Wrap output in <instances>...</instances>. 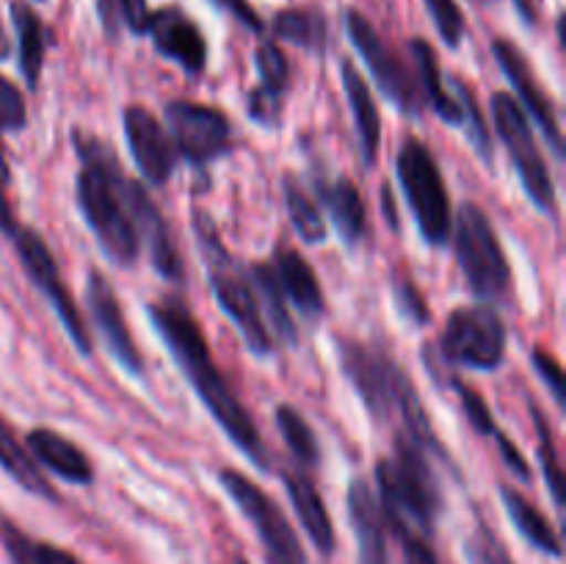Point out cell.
<instances>
[{"label": "cell", "mask_w": 566, "mask_h": 564, "mask_svg": "<svg viewBox=\"0 0 566 564\" xmlns=\"http://www.w3.org/2000/svg\"><path fill=\"white\" fill-rule=\"evenodd\" d=\"M492 116H495V127L501 133L503 144L509 147L514 166L520 171L525 191H528L531 202L545 213H553L556 208V188H553L551 171H547L545 158H542L536 138L531 133L528 116H525L520 100L512 94H492Z\"/></svg>", "instance_id": "obj_8"}, {"label": "cell", "mask_w": 566, "mask_h": 564, "mask_svg": "<svg viewBox=\"0 0 566 564\" xmlns=\"http://www.w3.org/2000/svg\"><path fill=\"white\" fill-rule=\"evenodd\" d=\"M122 194H125V208L127 213H130V221L133 227H136L138 238L147 241L155 271L164 274L166 280H180L182 274L180 254H177L175 243H171L169 227H166L160 210L155 208V202L147 197V191H144L138 182L127 180V177H125V186H122Z\"/></svg>", "instance_id": "obj_16"}, {"label": "cell", "mask_w": 566, "mask_h": 564, "mask_svg": "<svg viewBox=\"0 0 566 564\" xmlns=\"http://www.w3.org/2000/svg\"><path fill=\"white\" fill-rule=\"evenodd\" d=\"M77 155L83 158V169L77 175V205L86 216V224L92 227L103 252L114 263L133 265L142 241L125 208V194H122L125 177L119 175L105 147L97 144L88 147L86 142H77Z\"/></svg>", "instance_id": "obj_3"}, {"label": "cell", "mask_w": 566, "mask_h": 564, "mask_svg": "<svg viewBox=\"0 0 566 564\" xmlns=\"http://www.w3.org/2000/svg\"><path fill=\"white\" fill-rule=\"evenodd\" d=\"M116 9H119V17L133 33H147L149 14H153L147 9V0H116Z\"/></svg>", "instance_id": "obj_44"}, {"label": "cell", "mask_w": 566, "mask_h": 564, "mask_svg": "<svg viewBox=\"0 0 566 564\" xmlns=\"http://www.w3.org/2000/svg\"><path fill=\"white\" fill-rule=\"evenodd\" d=\"M285 202L287 213H291L293 227L302 236V241L307 243H321L326 238V224L324 216H321L318 205L310 199V194L298 186L293 177H285Z\"/></svg>", "instance_id": "obj_31"}, {"label": "cell", "mask_w": 566, "mask_h": 564, "mask_svg": "<svg viewBox=\"0 0 566 564\" xmlns=\"http://www.w3.org/2000/svg\"><path fill=\"white\" fill-rule=\"evenodd\" d=\"M25 125V100L22 92L0 75V133L6 130H20Z\"/></svg>", "instance_id": "obj_39"}, {"label": "cell", "mask_w": 566, "mask_h": 564, "mask_svg": "<svg viewBox=\"0 0 566 564\" xmlns=\"http://www.w3.org/2000/svg\"><path fill=\"white\" fill-rule=\"evenodd\" d=\"M147 33L153 36L158 53L180 64L186 72L197 75V72L205 70L208 44H205L197 22L188 20L180 9H160L149 14Z\"/></svg>", "instance_id": "obj_18"}, {"label": "cell", "mask_w": 566, "mask_h": 564, "mask_svg": "<svg viewBox=\"0 0 566 564\" xmlns=\"http://www.w3.org/2000/svg\"><path fill=\"white\" fill-rule=\"evenodd\" d=\"M492 437H495V440H497V446H501V451H503V459H506V464H509V468H512L514 473L520 476V479H525V481H528V479H531V470H528V464H525V459L520 457V451H517V448L512 446V440H509V437L503 435L501 429H497L495 435H492Z\"/></svg>", "instance_id": "obj_47"}, {"label": "cell", "mask_w": 566, "mask_h": 564, "mask_svg": "<svg viewBox=\"0 0 566 564\" xmlns=\"http://www.w3.org/2000/svg\"><path fill=\"white\" fill-rule=\"evenodd\" d=\"M6 547L14 564H81L72 553L61 551V547L48 545V542L28 540L20 531H6Z\"/></svg>", "instance_id": "obj_33"}, {"label": "cell", "mask_w": 566, "mask_h": 564, "mask_svg": "<svg viewBox=\"0 0 566 564\" xmlns=\"http://www.w3.org/2000/svg\"><path fill=\"white\" fill-rule=\"evenodd\" d=\"M531 415H534L536 437H539V459H542V470H545V481H547V487H551L553 501H556V506L562 509L564 506V492H562L564 476H562V464H558L556 446H553L551 426H547V420L542 418V412L534 407V404H531Z\"/></svg>", "instance_id": "obj_34"}, {"label": "cell", "mask_w": 566, "mask_h": 564, "mask_svg": "<svg viewBox=\"0 0 566 564\" xmlns=\"http://www.w3.org/2000/svg\"><path fill=\"white\" fill-rule=\"evenodd\" d=\"M398 540H401L403 562L407 564H440L434 547L429 545V536L418 534V531H401Z\"/></svg>", "instance_id": "obj_41"}, {"label": "cell", "mask_w": 566, "mask_h": 564, "mask_svg": "<svg viewBox=\"0 0 566 564\" xmlns=\"http://www.w3.org/2000/svg\"><path fill=\"white\" fill-rule=\"evenodd\" d=\"M287 495H291L293 509H296L298 520H302L304 531L313 540V545L318 547L321 553L335 551V529H332V518L324 506V498L315 490V484L304 476H285Z\"/></svg>", "instance_id": "obj_23"}, {"label": "cell", "mask_w": 566, "mask_h": 564, "mask_svg": "<svg viewBox=\"0 0 566 564\" xmlns=\"http://www.w3.org/2000/svg\"><path fill=\"white\" fill-rule=\"evenodd\" d=\"M396 299L401 304V310L407 313V318H412L415 324H426L429 321V307H426L423 296L418 293L415 282L403 280L396 285Z\"/></svg>", "instance_id": "obj_43"}, {"label": "cell", "mask_w": 566, "mask_h": 564, "mask_svg": "<svg viewBox=\"0 0 566 564\" xmlns=\"http://www.w3.org/2000/svg\"><path fill=\"white\" fill-rule=\"evenodd\" d=\"M468 562L470 564H514L512 556L506 553V547L497 542V536L492 534L486 525H479L473 531V536L468 540Z\"/></svg>", "instance_id": "obj_37"}, {"label": "cell", "mask_w": 566, "mask_h": 564, "mask_svg": "<svg viewBox=\"0 0 566 564\" xmlns=\"http://www.w3.org/2000/svg\"><path fill=\"white\" fill-rule=\"evenodd\" d=\"M11 20L17 31V50H20V72L31 88H36L44 61V28L36 11L25 3H11Z\"/></svg>", "instance_id": "obj_27"}, {"label": "cell", "mask_w": 566, "mask_h": 564, "mask_svg": "<svg viewBox=\"0 0 566 564\" xmlns=\"http://www.w3.org/2000/svg\"><path fill=\"white\" fill-rule=\"evenodd\" d=\"M459 88V105H462V114H468V130H470V138H473L475 149L481 153V158L490 164L492 160V138H490V130L484 127V116L479 114V108H475V100L473 94H470V88L464 86V83H457Z\"/></svg>", "instance_id": "obj_38"}, {"label": "cell", "mask_w": 566, "mask_h": 564, "mask_svg": "<svg viewBox=\"0 0 566 564\" xmlns=\"http://www.w3.org/2000/svg\"><path fill=\"white\" fill-rule=\"evenodd\" d=\"M149 318H153L155 330L164 337V343L169 346L171 357L177 359V365L182 368L186 379L197 387L199 398L205 401V407L210 409L216 420H219L221 429L227 431L232 442L252 459L258 468H269L265 462V448L260 440L258 426L252 424L249 412L243 409V404L238 401L235 393L230 390V385L224 382V376L216 368L213 357L208 352V343H205L202 330L193 321V315L182 307L180 302H158L149 307Z\"/></svg>", "instance_id": "obj_1"}, {"label": "cell", "mask_w": 566, "mask_h": 564, "mask_svg": "<svg viewBox=\"0 0 566 564\" xmlns=\"http://www.w3.org/2000/svg\"><path fill=\"white\" fill-rule=\"evenodd\" d=\"M501 495H503V503H506L509 518H512V523L517 525L520 534H523L525 540L536 547V551L547 553V556H553V558L562 556V540H558L556 529L547 523L545 514H542L539 509L528 501V498L520 495L517 490H509V487H503Z\"/></svg>", "instance_id": "obj_25"}, {"label": "cell", "mask_w": 566, "mask_h": 564, "mask_svg": "<svg viewBox=\"0 0 566 564\" xmlns=\"http://www.w3.org/2000/svg\"><path fill=\"white\" fill-rule=\"evenodd\" d=\"M348 514H352L354 534H357L359 564H390L385 518H381L379 503L365 481L357 479L348 490Z\"/></svg>", "instance_id": "obj_19"}, {"label": "cell", "mask_w": 566, "mask_h": 564, "mask_svg": "<svg viewBox=\"0 0 566 564\" xmlns=\"http://www.w3.org/2000/svg\"><path fill=\"white\" fill-rule=\"evenodd\" d=\"M219 479L227 495L232 498V503L241 509L243 518L258 531L269 564H304V551L298 545V536L291 529L285 514H282V509L258 484H252L247 476L238 473V470H221Z\"/></svg>", "instance_id": "obj_9"}, {"label": "cell", "mask_w": 566, "mask_h": 564, "mask_svg": "<svg viewBox=\"0 0 566 564\" xmlns=\"http://www.w3.org/2000/svg\"><path fill=\"white\" fill-rule=\"evenodd\" d=\"M9 53H11V48H9V39H6V31H3V25H0V61H3V59H9Z\"/></svg>", "instance_id": "obj_49"}, {"label": "cell", "mask_w": 566, "mask_h": 564, "mask_svg": "<svg viewBox=\"0 0 566 564\" xmlns=\"http://www.w3.org/2000/svg\"><path fill=\"white\" fill-rule=\"evenodd\" d=\"M274 274L280 280L282 293L302 310L304 315L315 318L324 313V293H321L318 276L310 269L307 260L293 249H276L274 254Z\"/></svg>", "instance_id": "obj_21"}, {"label": "cell", "mask_w": 566, "mask_h": 564, "mask_svg": "<svg viewBox=\"0 0 566 564\" xmlns=\"http://www.w3.org/2000/svg\"><path fill=\"white\" fill-rule=\"evenodd\" d=\"M442 354L457 365L495 370L506 354V326L501 315L484 304L451 313L442 332Z\"/></svg>", "instance_id": "obj_10"}, {"label": "cell", "mask_w": 566, "mask_h": 564, "mask_svg": "<svg viewBox=\"0 0 566 564\" xmlns=\"http://www.w3.org/2000/svg\"><path fill=\"white\" fill-rule=\"evenodd\" d=\"M409 53H412L415 66H418L420 86H423V94L429 97L431 108H434L442 119L451 122V125H462V105H459V100L451 97V94L446 92V86H442V72L440 64H437V55L434 50H431V44L423 42V39H412Z\"/></svg>", "instance_id": "obj_26"}, {"label": "cell", "mask_w": 566, "mask_h": 564, "mask_svg": "<svg viewBox=\"0 0 566 564\" xmlns=\"http://www.w3.org/2000/svg\"><path fill=\"white\" fill-rule=\"evenodd\" d=\"M340 75H343V88H346V97H348V103H352L354 122H357L359 144H363V158H365V164L370 166L376 160V149H379V136H381L379 108H376L374 94H370V88H368V81L359 75V70L352 64V61H343Z\"/></svg>", "instance_id": "obj_22"}, {"label": "cell", "mask_w": 566, "mask_h": 564, "mask_svg": "<svg viewBox=\"0 0 566 564\" xmlns=\"http://www.w3.org/2000/svg\"><path fill=\"white\" fill-rule=\"evenodd\" d=\"M429 448L401 435L396 440V457L385 459L376 468L381 495V518L390 523L396 534L418 531L429 536L437 514H440L442 495L437 484V473L429 462Z\"/></svg>", "instance_id": "obj_4"}, {"label": "cell", "mask_w": 566, "mask_h": 564, "mask_svg": "<svg viewBox=\"0 0 566 564\" xmlns=\"http://www.w3.org/2000/svg\"><path fill=\"white\" fill-rule=\"evenodd\" d=\"M28 451L36 457V462H42L44 468L59 473L61 479L72 481V484H88L94 479V468L86 453L59 431L33 429L28 435Z\"/></svg>", "instance_id": "obj_20"}, {"label": "cell", "mask_w": 566, "mask_h": 564, "mask_svg": "<svg viewBox=\"0 0 566 564\" xmlns=\"http://www.w3.org/2000/svg\"><path fill=\"white\" fill-rule=\"evenodd\" d=\"M346 31L352 36L354 48L359 50V55L368 64L370 75L379 83L381 92L392 100L401 111L407 114H418L420 111V92L415 88L412 72L403 66V61L392 53L385 44V39L376 33V28L370 25L368 17L359 14L357 9L346 11Z\"/></svg>", "instance_id": "obj_12"}, {"label": "cell", "mask_w": 566, "mask_h": 564, "mask_svg": "<svg viewBox=\"0 0 566 564\" xmlns=\"http://www.w3.org/2000/svg\"><path fill=\"white\" fill-rule=\"evenodd\" d=\"M166 125L175 136V147L197 166L210 164L230 149V122L210 105L169 103L166 105Z\"/></svg>", "instance_id": "obj_13"}, {"label": "cell", "mask_w": 566, "mask_h": 564, "mask_svg": "<svg viewBox=\"0 0 566 564\" xmlns=\"http://www.w3.org/2000/svg\"><path fill=\"white\" fill-rule=\"evenodd\" d=\"M235 564H247V562H243V558H238V562Z\"/></svg>", "instance_id": "obj_50"}, {"label": "cell", "mask_w": 566, "mask_h": 564, "mask_svg": "<svg viewBox=\"0 0 566 564\" xmlns=\"http://www.w3.org/2000/svg\"><path fill=\"white\" fill-rule=\"evenodd\" d=\"M318 194L326 208H329L332 221H335L343 241L357 243L365 236V224H368V219H365V202L359 197L357 186L352 180H346V177H340L335 182L321 180Z\"/></svg>", "instance_id": "obj_24"}, {"label": "cell", "mask_w": 566, "mask_h": 564, "mask_svg": "<svg viewBox=\"0 0 566 564\" xmlns=\"http://www.w3.org/2000/svg\"><path fill=\"white\" fill-rule=\"evenodd\" d=\"M276 426H280L287 448H291L293 457H296L298 462H304V464L318 462V457H321L318 440H315L313 429H310V424L304 420V415L298 412V409L287 407V404L276 407Z\"/></svg>", "instance_id": "obj_32"}, {"label": "cell", "mask_w": 566, "mask_h": 564, "mask_svg": "<svg viewBox=\"0 0 566 564\" xmlns=\"http://www.w3.org/2000/svg\"><path fill=\"white\" fill-rule=\"evenodd\" d=\"M14 243L28 276H31L33 285L48 296V302L53 304L55 315H59L61 324H64L66 335L75 341L81 354H92V337H88L86 324H83L81 310L75 307V299L66 291L64 280H61L59 265H55V258L48 249V243H44L33 230H17Z\"/></svg>", "instance_id": "obj_11"}, {"label": "cell", "mask_w": 566, "mask_h": 564, "mask_svg": "<svg viewBox=\"0 0 566 564\" xmlns=\"http://www.w3.org/2000/svg\"><path fill=\"white\" fill-rule=\"evenodd\" d=\"M122 122H125L127 147H130L138 171L153 186H164L175 169V144L166 136L164 125L142 105H130L122 114Z\"/></svg>", "instance_id": "obj_15"}, {"label": "cell", "mask_w": 566, "mask_h": 564, "mask_svg": "<svg viewBox=\"0 0 566 564\" xmlns=\"http://www.w3.org/2000/svg\"><path fill=\"white\" fill-rule=\"evenodd\" d=\"M457 254L470 288L479 296L495 299L509 291V282H512L509 260L497 241L495 227L473 202L462 205L457 213Z\"/></svg>", "instance_id": "obj_7"}, {"label": "cell", "mask_w": 566, "mask_h": 564, "mask_svg": "<svg viewBox=\"0 0 566 564\" xmlns=\"http://www.w3.org/2000/svg\"><path fill=\"white\" fill-rule=\"evenodd\" d=\"M213 3L221 6L224 11H230V14L235 17L241 25H247L249 31H254V33L263 31V20H260L258 11L249 6V0H213Z\"/></svg>", "instance_id": "obj_45"}, {"label": "cell", "mask_w": 566, "mask_h": 564, "mask_svg": "<svg viewBox=\"0 0 566 564\" xmlns=\"http://www.w3.org/2000/svg\"><path fill=\"white\" fill-rule=\"evenodd\" d=\"M86 302H88V310H92L94 326H97L99 337H103L111 357H114L125 370L138 374L144 365L142 354H138L136 341H133L130 330H127L125 315H122L119 299H116L114 288H111V282L105 280L99 271H88Z\"/></svg>", "instance_id": "obj_14"}, {"label": "cell", "mask_w": 566, "mask_h": 564, "mask_svg": "<svg viewBox=\"0 0 566 564\" xmlns=\"http://www.w3.org/2000/svg\"><path fill=\"white\" fill-rule=\"evenodd\" d=\"M337 354H340L343 374L357 387L374 418H398L403 424L401 435L412 437L415 442L434 451L437 440L426 420L423 404H420L412 382L396 365V359L354 341H337Z\"/></svg>", "instance_id": "obj_2"}, {"label": "cell", "mask_w": 566, "mask_h": 564, "mask_svg": "<svg viewBox=\"0 0 566 564\" xmlns=\"http://www.w3.org/2000/svg\"><path fill=\"white\" fill-rule=\"evenodd\" d=\"M252 276H254V288H258L254 296H258L260 304H265V313H269L274 332L282 337V341L293 343L296 341V326H293L291 313H287L285 293H282L274 269H271V265H254Z\"/></svg>", "instance_id": "obj_30"}, {"label": "cell", "mask_w": 566, "mask_h": 564, "mask_svg": "<svg viewBox=\"0 0 566 564\" xmlns=\"http://www.w3.org/2000/svg\"><path fill=\"white\" fill-rule=\"evenodd\" d=\"M276 36L285 39V42L298 44V48H307L313 53H321L326 48V22L318 11L307 9H287L280 11L274 20Z\"/></svg>", "instance_id": "obj_29"}, {"label": "cell", "mask_w": 566, "mask_h": 564, "mask_svg": "<svg viewBox=\"0 0 566 564\" xmlns=\"http://www.w3.org/2000/svg\"><path fill=\"white\" fill-rule=\"evenodd\" d=\"M398 180H401V188L407 194V202L423 238L442 247L453 232L451 199H448L440 166L418 138L403 142L401 153H398Z\"/></svg>", "instance_id": "obj_6"}, {"label": "cell", "mask_w": 566, "mask_h": 564, "mask_svg": "<svg viewBox=\"0 0 566 564\" xmlns=\"http://www.w3.org/2000/svg\"><path fill=\"white\" fill-rule=\"evenodd\" d=\"M6 186H9V175H6V160L3 155H0V230L14 236L17 224H14V216H11L9 199H6Z\"/></svg>", "instance_id": "obj_48"}, {"label": "cell", "mask_w": 566, "mask_h": 564, "mask_svg": "<svg viewBox=\"0 0 566 564\" xmlns=\"http://www.w3.org/2000/svg\"><path fill=\"white\" fill-rule=\"evenodd\" d=\"M457 390H459V398H462L464 412H468L470 424H473V429L481 431V435H490V437L495 435L497 426L495 420H492V412L490 407H486L484 398H481L473 387L464 385V382H457Z\"/></svg>", "instance_id": "obj_40"}, {"label": "cell", "mask_w": 566, "mask_h": 564, "mask_svg": "<svg viewBox=\"0 0 566 564\" xmlns=\"http://www.w3.org/2000/svg\"><path fill=\"white\" fill-rule=\"evenodd\" d=\"M492 53H495L501 70L506 72V77L514 83V88H517L523 105L531 111V116L536 119V125L542 127L545 138L551 142L553 153L562 155L564 138H562V127H558V116H556V111H553L547 94L536 86V77H534V72H531L525 55L520 53L512 42H506V39H497V42L492 44Z\"/></svg>", "instance_id": "obj_17"}, {"label": "cell", "mask_w": 566, "mask_h": 564, "mask_svg": "<svg viewBox=\"0 0 566 564\" xmlns=\"http://www.w3.org/2000/svg\"><path fill=\"white\" fill-rule=\"evenodd\" d=\"M534 368L539 370L542 379L547 382L553 398H556V401L564 407V370H562V365H558L556 359H553L551 354L545 352V348H536V352H534Z\"/></svg>", "instance_id": "obj_42"}, {"label": "cell", "mask_w": 566, "mask_h": 564, "mask_svg": "<svg viewBox=\"0 0 566 564\" xmlns=\"http://www.w3.org/2000/svg\"><path fill=\"white\" fill-rule=\"evenodd\" d=\"M193 230H197L199 249L205 254V265L210 271V291L219 299L221 310L232 318V324L241 330L243 341L249 343L254 354H269L274 341H271V332L265 326L263 313H260V302L254 296V288L249 285L247 276L238 271V265L232 263L230 252L221 243L219 230L210 221L208 213L197 210L193 216Z\"/></svg>", "instance_id": "obj_5"}, {"label": "cell", "mask_w": 566, "mask_h": 564, "mask_svg": "<svg viewBox=\"0 0 566 564\" xmlns=\"http://www.w3.org/2000/svg\"><path fill=\"white\" fill-rule=\"evenodd\" d=\"M426 9H429L431 20H434L442 42H446L448 48H457V44L462 42L464 33V17L462 9L457 6V0H426Z\"/></svg>", "instance_id": "obj_36"}, {"label": "cell", "mask_w": 566, "mask_h": 564, "mask_svg": "<svg viewBox=\"0 0 566 564\" xmlns=\"http://www.w3.org/2000/svg\"><path fill=\"white\" fill-rule=\"evenodd\" d=\"M0 468L11 476L20 487H25L28 492L42 498H55L53 487L44 481L42 470L36 468V462L31 459V453L20 446V440L14 437V431L9 429L3 418H0Z\"/></svg>", "instance_id": "obj_28"}, {"label": "cell", "mask_w": 566, "mask_h": 564, "mask_svg": "<svg viewBox=\"0 0 566 564\" xmlns=\"http://www.w3.org/2000/svg\"><path fill=\"white\" fill-rule=\"evenodd\" d=\"M249 111H252L254 119L274 122L276 111H280V97H274V94L258 88V92H252V97H249Z\"/></svg>", "instance_id": "obj_46"}, {"label": "cell", "mask_w": 566, "mask_h": 564, "mask_svg": "<svg viewBox=\"0 0 566 564\" xmlns=\"http://www.w3.org/2000/svg\"><path fill=\"white\" fill-rule=\"evenodd\" d=\"M254 64H258V75H260V83H263V92L274 94V97H282V92H285L287 86V59L282 55V50L276 48V44L265 42L260 44L258 53H254Z\"/></svg>", "instance_id": "obj_35"}]
</instances>
